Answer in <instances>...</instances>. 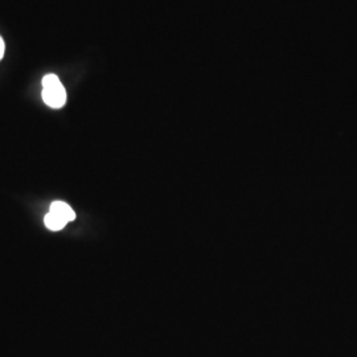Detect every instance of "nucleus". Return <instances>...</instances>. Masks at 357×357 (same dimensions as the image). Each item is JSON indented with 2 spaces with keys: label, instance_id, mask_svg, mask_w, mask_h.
<instances>
[{
  "label": "nucleus",
  "instance_id": "obj_1",
  "mask_svg": "<svg viewBox=\"0 0 357 357\" xmlns=\"http://www.w3.org/2000/svg\"><path fill=\"white\" fill-rule=\"evenodd\" d=\"M43 100L52 109H61L66 102V90L56 75L43 78Z\"/></svg>",
  "mask_w": 357,
  "mask_h": 357
},
{
  "label": "nucleus",
  "instance_id": "obj_2",
  "mask_svg": "<svg viewBox=\"0 0 357 357\" xmlns=\"http://www.w3.org/2000/svg\"><path fill=\"white\" fill-rule=\"evenodd\" d=\"M51 212L52 213H54V215H57V216L61 217V218H64L66 222L73 221V220L76 218L75 211H73L69 205L66 204V203H63V202H54V203H52Z\"/></svg>",
  "mask_w": 357,
  "mask_h": 357
},
{
  "label": "nucleus",
  "instance_id": "obj_3",
  "mask_svg": "<svg viewBox=\"0 0 357 357\" xmlns=\"http://www.w3.org/2000/svg\"><path fill=\"white\" fill-rule=\"evenodd\" d=\"M44 221H45V227H47L48 229L53 230V231L63 229L65 225L68 224L64 218H61V217L57 216V215H54V213H52V212H50V213L45 216Z\"/></svg>",
  "mask_w": 357,
  "mask_h": 357
},
{
  "label": "nucleus",
  "instance_id": "obj_4",
  "mask_svg": "<svg viewBox=\"0 0 357 357\" xmlns=\"http://www.w3.org/2000/svg\"><path fill=\"white\" fill-rule=\"evenodd\" d=\"M4 51H6V45H4L3 38L0 36V60H1V59H3V56H4Z\"/></svg>",
  "mask_w": 357,
  "mask_h": 357
}]
</instances>
